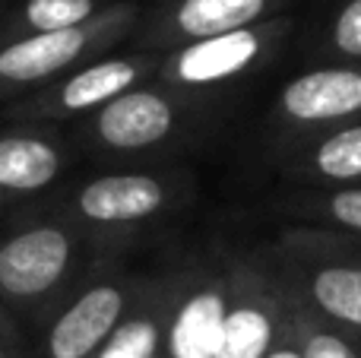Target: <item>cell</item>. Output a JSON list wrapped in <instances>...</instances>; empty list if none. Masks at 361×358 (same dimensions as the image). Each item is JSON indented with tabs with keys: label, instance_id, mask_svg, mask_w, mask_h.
Listing matches in <instances>:
<instances>
[{
	"label": "cell",
	"instance_id": "52a82bcc",
	"mask_svg": "<svg viewBox=\"0 0 361 358\" xmlns=\"http://www.w3.org/2000/svg\"><path fill=\"white\" fill-rule=\"evenodd\" d=\"M76 213L95 226H124L156 216L165 206V187L159 178L124 171L89 181L73 200Z\"/></svg>",
	"mask_w": 361,
	"mask_h": 358
},
{
	"label": "cell",
	"instance_id": "9a60e30c",
	"mask_svg": "<svg viewBox=\"0 0 361 358\" xmlns=\"http://www.w3.org/2000/svg\"><path fill=\"white\" fill-rule=\"evenodd\" d=\"M314 171L326 181H358L361 178V124L330 133L314 149Z\"/></svg>",
	"mask_w": 361,
	"mask_h": 358
},
{
	"label": "cell",
	"instance_id": "44dd1931",
	"mask_svg": "<svg viewBox=\"0 0 361 358\" xmlns=\"http://www.w3.org/2000/svg\"><path fill=\"white\" fill-rule=\"evenodd\" d=\"M0 358H6V349H4V342H0Z\"/></svg>",
	"mask_w": 361,
	"mask_h": 358
},
{
	"label": "cell",
	"instance_id": "ac0fdd59",
	"mask_svg": "<svg viewBox=\"0 0 361 358\" xmlns=\"http://www.w3.org/2000/svg\"><path fill=\"white\" fill-rule=\"evenodd\" d=\"M333 42L345 57H361V0H352L336 19Z\"/></svg>",
	"mask_w": 361,
	"mask_h": 358
},
{
	"label": "cell",
	"instance_id": "9c48e42d",
	"mask_svg": "<svg viewBox=\"0 0 361 358\" xmlns=\"http://www.w3.org/2000/svg\"><path fill=\"white\" fill-rule=\"evenodd\" d=\"M143 76V63L114 57V61H99L76 70L73 76L61 82L51 95H44L42 105L32 108L35 114H80V111H99L118 95L130 92L137 80Z\"/></svg>",
	"mask_w": 361,
	"mask_h": 358
},
{
	"label": "cell",
	"instance_id": "5b68a950",
	"mask_svg": "<svg viewBox=\"0 0 361 358\" xmlns=\"http://www.w3.org/2000/svg\"><path fill=\"white\" fill-rule=\"evenodd\" d=\"M279 111L295 124H330L361 111V70L324 67L295 76L279 92Z\"/></svg>",
	"mask_w": 361,
	"mask_h": 358
},
{
	"label": "cell",
	"instance_id": "5bb4252c",
	"mask_svg": "<svg viewBox=\"0 0 361 358\" xmlns=\"http://www.w3.org/2000/svg\"><path fill=\"white\" fill-rule=\"evenodd\" d=\"M165 346V321L156 314H130L121 321L111 340L95 352V358H159Z\"/></svg>",
	"mask_w": 361,
	"mask_h": 358
},
{
	"label": "cell",
	"instance_id": "7c38bea8",
	"mask_svg": "<svg viewBox=\"0 0 361 358\" xmlns=\"http://www.w3.org/2000/svg\"><path fill=\"white\" fill-rule=\"evenodd\" d=\"M267 0H184L175 13V29L190 42L247 29Z\"/></svg>",
	"mask_w": 361,
	"mask_h": 358
},
{
	"label": "cell",
	"instance_id": "6da1fadb",
	"mask_svg": "<svg viewBox=\"0 0 361 358\" xmlns=\"http://www.w3.org/2000/svg\"><path fill=\"white\" fill-rule=\"evenodd\" d=\"M73 238L61 226H35L0 245V292L16 302L42 298L67 276Z\"/></svg>",
	"mask_w": 361,
	"mask_h": 358
},
{
	"label": "cell",
	"instance_id": "8992f818",
	"mask_svg": "<svg viewBox=\"0 0 361 358\" xmlns=\"http://www.w3.org/2000/svg\"><path fill=\"white\" fill-rule=\"evenodd\" d=\"M92 32L86 25L61 32H35L0 51V89L44 82L54 73L76 63L92 44Z\"/></svg>",
	"mask_w": 361,
	"mask_h": 358
},
{
	"label": "cell",
	"instance_id": "e0dca14e",
	"mask_svg": "<svg viewBox=\"0 0 361 358\" xmlns=\"http://www.w3.org/2000/svg\"><path fill=\"white\" fill-rule=\"evenodd\" d=\"M295 336V342L301 346L305 358H361V352L352 342H345L339 333H330L324 327H307V323H295V330H288Z\"/></svg>",
	"mask_w": 361,
	"mask_h": 358
},
{
	"label": "cell",
	"instance_id": "ba28073f",
	"mask_svg": "<svg viewBox=\"0 0 361 358\" xmlns=\"http://www.w3.org/2000/svg\"><path fill=\"white\" fill-rule=\"evenodd\" d=\"M228 302L222 285L203 283L175 304L165 321V355L169 358H216L222 342Z\"/></svg>",
	"mask_w": 361,
	"mask_h": 358
},
{
	"label": "cell",
	"instance_id": "7a4b0ae2",
	"mask_svg": "<svg viewBox=\"0 0 361 358\" xmlns=\"http://www.w3.org/2000/svg\"><path fill=\"white\" fill-rule=\"evenodd\" d=\"M127 311V289L102 283L86 289L54 321L44 342V358H95L121 327Z\"/></svg>",
	"mask_w": 361,
	"mask_h": 358
},
{
	"label": "cell",
	"instance_id": "2e32d148",
	"mask_svg": "<svg viewBox=\"0 0 361 358\" xmlns=\"http://www.w3.org/2000/svg\"><path fill=\"white\" fill-rule=\"evenodd\" d=\"M23 16L32 35L35 32L76 29L92 16V0H29Z\"/></svg>",
	"mask_w": 361,
	"mask_h": 358
},
{
	"label": "cell",
	"instance_id": "ffe728a7",
	"mask_svg": "<svg viewBox=\"0 0 361 358\" xmlns=\"http://www.w3.org/2000/svg\"><path fill=\"white\" fill-rule=\"evenodd\" d=\"M288 336H292V333H288ZM263 358H305V355H301V346L295 342V336H292V340H286V342L276 340V346L269 349Z\"/></svg>",
	"mask_w": 361,
	"mask_h": 358
},
{
	"label": "cell",
	"instance_id": "30bf717a",
	"mask_svg": "<svg viewBox=\"0 0 361 358\" xmlns=\"http://www.w3.org/2000/svg\"><path fill=\"white\" fill-rule=\"evenodd\" d=\"M276 340H279V321L273 304L247 292L228 302L216 358H263L276 346Z\"/></svg>",
	"mask_w": 361,
	"mask_h": 358
},
{
	"label": "cell",
	"instance_id": "d6986e66",
	"mask_svg": "<svg viewBox=\"0 0 361 358\" xmlns=\"http://www.w3.org/2000/svg\"><path fill=\"white\" fill-rule=\"evenodd\" d=\"M326 213L343 228L361 235V187H345L336 190L333 197H326Z\"/></svg>",
	"mask_w": 361,
	"mask_h": 358
},
{
	"label": "cell",
	"instance_id": "4fadbf2b",
	"mask_svg": "<svg viewBox=\"0 0 361 358\" xmlns=\"http://www.w3.org/2000/svg\"><path fill=\"white\" fill-rule=\"evenodd\" d=\"M311 298L330 321L361 330V266H320L311 276Z\"/></svg>",
	"mask_w": 361,
	"mask_h": 358
},
{
	"label": "cell",
	"instance_id": "277c9868",
	"mask_svg": "<svg viewBox=\"0 0 361 358\" xmlns=\"http://www.w3.org/2000/svg\"><path fill=\"white\" fill-rule=\"evenodd\" d=\"M175 105L152 89H130L95 111L92 130L108 149L137 152L156 146L175 130Z\"/></svg>",
	"mask_w": 361,
	"mask_h": 358
},
{
	"label": "cell",
	"instance_id": "3957f363",
	"mask_svg": "<svg viewBox=\"0 0 361 358\" xmlns=\"http://www.w3.org/2000/svg\"><path fill=\"white\" fill-rule=\"evenodd\" d=\"M260 51H263V35L254 29L200 38V42H190L187 48H180L165 63V80L187 89L216 86V82L235 80L244 70H250L254 61L260 57Z\"/></svg>",
	"mask_w": 361,
	"mask_h": 358
},
{
	"label": "cell",
	"instance_id": "8fae6325",
	"mask_svg": "<svg viewBox=\"0 0 361 358\" xmlns=\"http://www.w3.org/2000/svg\"><path fill=\"white\" fill-rule=\"evenodd\" d=\"M61 171V149L42 137L0 140V190L32 194L48 187Z\"/></svg>",
	"mask_w": 361,
	"mask_h": 358
}]
</instances>
